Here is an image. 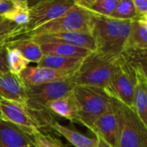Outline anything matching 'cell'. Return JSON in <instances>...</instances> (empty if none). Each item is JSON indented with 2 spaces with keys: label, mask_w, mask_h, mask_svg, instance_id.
I'll use <instances>...</instances> for the list:
<instances>
[{
  "label": "cell",
  "mask_w": 147,
  "mask_h": 147,
  "mask_svg": "<svg viewBox=\"0 0 147 147\" xmlns=\"http://www.w3.org/2000/svg\"><path fill=\"white\" fill-rule=\"evenodd\" d=\"M131 21L114 19L94 14L91 34L96 52L110 60H118L124 52L130 33Z\"/></svg>",
  "instance_id": "cell-1"
},
{
  "label": "cell",
  "mask_w": 147,
  "mask_h": 147,
  "mask_svg": "<svg viewBox=\"0 0 147 147\" xmlns=\"http://www.w3.org/2000/svg\"><path fill=\"white\" fill-rule=\"evenodd\" d=\"M75 87L76 84L71 78L37 86L26 87L27 102L25 106L34 114L42 127H50L55 119L47 109V104L51 100L72 94Z\"/></svg>",
  "instance_id": "cell-2"
},
{
  "label": "cell",
  "mask_w": 147,
  "mask_h": 147,
  "mask_svg": "<svg viewBox=\"0 0 147 147\" xmlns=\"http://www.w3.org/2000/svg\"><path fill=\"white\" fill-rule=\"evenodd\" d=\"M119 59L110 60L96 51L91 52L83 58L71 80L76 86H88L104 89L114 75Z\"/></svg>",
  "instance_id": "cell-3"
},
{
  "label": "cell",
  "mask_w": 147,
  "mask_h": 147,
  "mask_svg": "<svg viewBox=\"0 0 147 147\" xmlns=\"http://www.w3.org/2000/svg\"><path fill=\"white\" fill-rule=\"evenodd\" d=\"M72 95L77 106L79 123L90 131L95 120L112 107V98L102 88L76 86Z\"/></svg>",
  "instance_id": "cell-4"
},
{
  "label": "cell",
  "mask_w": 147,
  "mask_h": 147,
  "mask_svg": "<svg viewBox=\"0 0 147 147\" xmlns=\"http://www.w3.org/2000/svg\"><path fill=\"white\" fill-rule=\"evenodd\" d=\"M118 119L117 147H147V127L134 110L112 99Z\"/></svg>",
  "instance_id": "cell-5"
},
{
  "label": "cell",
  "mask_w": 147,
  "mask_h": 147,
  "mask_svg": "<svg viewBox=\"0 0 147 147\" xmlns=\"http://www.w3.org/2000/svg\"><path fill=\"white\" fill-rule=\"evenodd\" d=\"M94 18V13L85 8L75 5L63 16L42 25L41 27L26 34L24 36L34 37L74 31L91 34Z\"/></svg>",
  "instance_id": "cell-6"
},
{
  "label": "cell",
  "mask_w": 147,
  "mask_h": 147,
  "mask_svg": "<svg viewBox=\"0 0 147 147\" xmlns=\"http://www.w3.org/2000/svg\"><path fill=\"white\" fill-rule=\"evenodd\" d=\"M136 76L131 67L120 57L117 69L109 83L104 88L107 94L133 110V97Z\"/></svg>",
  "instance_id": "cell-7"
},
{
  "label": "cell",
  "mask_w": 147,
  "mask_h": 147,
  "mask_svg": "<svg viewBox=\"0 0 147 147\" xmlns=\"http://www.w3.org/2000/svg\"><path fill=\"white\" fill-rule=\"evenodd\" d=\"M75 5V0H39L30 6V21L25 26L24 36L63 16Z\"/></svg>",
  "instance_id": "cell-8"
},
{
  "label": "cell",
  "mask_w": 147,
  "mask_h": 147,
  "mask_svg": "<svg viewBox=\"0 0 147 147\" xmlns=\"http://www.w3.org/2000/svg\"><path fill=\"white\" fill-rule=\"evenodd\" d=\"M0 119L11 123L31 137L41 131V125L25 105L0 99Z\"/></svg>",
  "instance_id": "cell-9"
},
{
  "label": "cell",
  "mask_w": 147,
  "mask_h": 147,
  "mask_svg": "<svg viewBox=\"0 0 147 147\" xmlns=\"http://www.w3.org/2000/svg\"><path fill=\"white\" fill-rule=\"evenodd\" d=\"M74 73L57 71L44 67H27L21 74L20 78L26 87L37 86L71 78Z\"/></svg>",
  "instance_id": "cell-10"
},
{
  "label": "cell",
  "mask_w": 147,
  "mask_h": 147,
  "mask_svg": "<svg viewBox=\"0 0 147 147\" xmlns=\"http://www.w3.org/2000/svg\"><path fill=\"white\" fill-rule=\"evenodd\" d=\"M91 131L94 132L97 138L105 141L110 147H117L118 119L113 104L108 111L95 120Z\"/></svg>",
  "instance_id": "cell-11"
},
{
  "label": "cell",
  "mask_w": 147,
  "mask_h": 147,
  "mask_svg": "<svg viewBox=\"0 0 147 147\" xmlns=\"http://www.w3.org/2000/svg\"><path fill=\"white\" fill-rule=\"evenodd\" d=\"M0 99L26 104V86L19 76L11 72L0 75Z\"/></svg>",
  "instance_id": "cell-12"
},
{
  "label": "cell",
  "mask_w": 147,
  "mask_h": 147,
  "mask_svg": "<svg viewBox=\"0 0 147 147\" xmlns=\"http://www.w3.org/2000/svg\"><path fill=\"white\" fill-rule=\"evenodd\" d=\"M33 38L39 43L43 55H56L67 57L85 58L92 52L88 49L79 48L71 44L49 40L41 36H34Z\"/></svg>",
  "instance_id": "cell-13"
},
{
  "label": "cell",
  "mask_w": 147,
  "mask_h": 147,
  "mask_svg": "<svg viewBox=\"0 0 147 147\" xmlns=\"http://www.w3.org/2000/svg\"><path fill=\"white\" fill-rule=\"evenodd\" d=\"M34 147L33 138L17 125L0 119V147Z\"/></svg>",
  "instance_id": "cell-14"
},
{
  "label": "cell",
  "mask_w": 147,
  "mask_h": 147,
  "mask_svg": "<svg viewBox=\"0 0 147 147\" xmlns=\"http://www.w3.org/2000/svg\"><path fill=\"white\" fill-rule=\"evenodd\" d=\"M44 38L71 44L79 48L88 49L92 52L96 50V43L94 36L90 33L85 32H62L51 35L41 36Z\"/></svg>",
  "instance_id": "cell-15"
},
{
  "label": "cell",
  "mask_w": 147,
  "mask_h": 147,
  "mask_svg": "<svg viewBox=\"0 0 147 147\" xmlns=\"http://www.w3.org/2000/svg\"><path fill=\"white\" fill-rule=\"evenodd\" d=\"M47 109L52 115L79 123L77 106L72 94L49 101L47 104Z\"/></svg>",
  "instance_id": "cell-16"
},
{
  "label": "cell",
  "mask_w": 147,
  "mask_h": 147,
  "mask_svg": "<svg viewBox=\"0 0 147 147\" xmlns=\"http://www.w3.org/2000/svg\"><path fill=\"white\" fill-rule=\"evenodd\" d=\"M82 60L83 58L67 57L56 55H43L41 61L37 63V66L61 72L75 73L81 65Z\"/></svg>",
  "instance_id": "cell-17"
},
{
  "label": "cell",
  "mask_w": 147,
  "mask_h": 147,
  "mask_svg": "<svg viewBox=\"0 0 147 147\" xmlns=\"http://www.w3.org/2000/svg\"><path fill=\"white\" fill-rule=\"evenodd\" d=\"M133 72L136 76L133 110L147 127V80L139 73Z\"/></svg>",
  "instance_id": "cell-18"
},
{
  "label": "cell",
  "mask_w": 147,
  "mask_h": 147,
  "mask_svg": "<svg viewBox=\"0 0 147 147\" xmlns=\"http://www.w3.org/2000/svg\"><path fill=\"white\" fill-rule=\"evenodd\" d=\"M50 128L55 131L57 133L64 137L71 144L76 147H97L99 138L88 137L79 131H76L69 127L61 125L58 121L55 120Z\"/></svg>",
  "instance_id": "cell-19"
},
{
  "label": "cell",
  "mask_w": 147,
  "mask_h": 147,
  "mask_svg": "<svg viewBox=\"0 0 147 147\" xmlns=\"http://www.w3.org/2000/svg\"><path fill=\"white\" fill-rule=\"evenodd\" d=\"M6 47L13 48L21 52V54L30 62L38 63L43 56L39 43L33 38L23 36L17 38L6 43Z\"/></svg>",
  "instance_id": "cell-20"
},
{
  "label": "cell",
  "mask_w": 147,
  "mask_h": 147,
  "mask_svg": "<svg viewBox=\"0 0 147 147\" xmlns=\"http://www.w3.org/2000/svg\"><path fill=\"white\" fill-rule=\"evenodd\" d=\"M126 49H147V28L138 18L131 21L130 33L124 51Z\"/></svg>",
  "instance_id": "cell-21"
},
{
  "label": "cell",
  "mask_w": 147,
  "mask_h": 147,
  "mask_svg": "<svg viewBox=\"0 0 147 147\" xmlns=\"http://www.w3.org/2000/svg\"><path fill=\"white\" fill-rule=\"evenodd\" d=\"M121 57L132 70L139 73L147 80V49H126L122 53Z\"/></svg>",
  "instance_id": "cell-22"
},
{
  "label": "cell",
  "mask_w": 147,
  "mask_h": 147,
  "mask_svg": "<svg viewBox=\"0 0 147 147\" xmlns=\"http://www.w3.org/2000/svg\"><path fill=\"white\" fill-rule=\"evenodd\" d=\"M24 27L18 25L14 22L0 15V42L5 44L17 38L24 36Z\"/></svg>",
  "instance_id": "cell-23"
},
{
  "label": "cell",
  "mask_w": 147,
  "mask_h": 147,
  "mask_svg": "<svg viewBox=\"0 0 147 147\" xmlns=\"http://www.w3.org/2000/svg\"><path fill=\"white\" fill-rule=\"evenodd\" d=\"M30 6L26 0H14L12 9L5 17L25 29L30 21Z\"/></svg>",
  "instance_id": "cell-24"
},
{
  "label": "cell",
  "mask_w": 147,
  "mask_h": 147,
  "mask_svg": "<svg viewBox=\"0 0 147 147\" xmlns=\"http://www.w3.org/2000/svg\"><path fill=\"white\" fill-rule=\"evenodd\" d=\"M119 0H93V1L81 6L92 13L110 18L117 7Z\"/></svg>",
  "instance_id": "cell-25"
},
{
  "label": "cell",
  "mask_w": 147,
  "mask_h": 147,
  "mask_svg": "<svg viewBox=\"0 0 147 147\" xmlns=\"http://www.w3.org/2000/svg\"><path fill=\"white\" fill-rule=\"evenodd\" d=\"M7 48V63L9 71L14 75L20 76V74L28 67L30 61L16 49Z\"/></svg>",
  "instance_id": "cell-26"
},
{
  "label": "cell",
  "mask_w": 147,
  "mask_h": 147,
  "mask_svg": "<svg viewBox=\"0 0 147 147\" xmlns=\"http://www.w3.org/2000/svg\"><path fill=\"white\" fill-rule=\"evenodd\" d=\"M140 15L138 13L132 0H119L117 7L110 18L124 21L137 19Z\"/></svg>",
  "instance_id": "cell-27"
},
{
  "label": "cell",
  "mask_w": 147,
  "mask_h": 147,
  "mask_svg": "<svg viewBox=\"0 0 147 147\" xmlns=\"http://www.w3.org/2000/svg\"><path fill=\"white\" fill-rule=\"evenodd\" d=\"M34 147H65L58 139L41 131L32 136Z\"/></svg>",
  "instance_id": "cell-28"
},
{
  "label": "cell",
  "mask_w": 147,
  "mask_h": 147,
  "mask_svg": "<svg viewBox=\"0 0 147 147\" xmlns=\"http://www.w3.org/2000/svg\"><path fill=\"white\" fill-rule=\"evenodd\" d=\"M8 63H7V48L5 42H0V75L8 73Z\"/></svg>",
  "instance_id": "cell-29"
},
{
  "label": "cell",
  "mask_w": 147,
  "mask_h": 147,
  "mask_svg": "<svg viewBox=\"0 0 147 147\" xmlns=\"http://www.w3.org/2000/svg\"><path fill=\"white\" fill-rule=\"evenodd\" d=\"M132 2L140 16L147 14V0H132Z\"/></svg>",
  "instance_id": "cell-30"
},
{
  "label": "cell",
  "mask_w": 147,
  "mask_h": 147,
  "mask_svg": "<svg viewBox=\"0 0 147 147\" xmlns=\"http://www.w3.org/2000/svg\"><path fill=\"white\" fill-rule=\"evenodd\" d=\"M14 0H0V15L5 16L13 7Z\"/></svg>",
  "instance_id": "cell-31"
},
{
  "label": "cell",
  "mask_w": 147,
  "mask_h": 147,
  "mask_svg": "<svg viewBox=\"0 0 147 147\" xmlns=\"http://www.w3.org/2000/svg\"><path fill=\"white\" fill-rule=\"evenodd\" d=\"M138 20L147 28V14L145 15H142V16H139L138 18Z\"/></svg>",
  "instance_id": "cell-32"
},
{
  "label": "cell",
  "mask_w": 147,
  "mask_h": 147,
  "mask_svg": "<svg viewBox=\"0 0 147 147\" xmlns=\"http://www.w3.org/2000/svg\"><path fill=\"white\" fill-rule=\"evenodd\" d=\"M93 1V0H75V2H76V5H79V6H82L89 2Z\"/></svg>",
  "instance_id": "cell-33"
},
{
  "label": "cell",
  "mask_w": 147,
  "mask_h": 147,
  "mask_svg": "<svg viewBox=\"0 0 147 147\" xmlns=\"http://www.w3.org/2000/svg\"><path fill=\"white\" fill-rule=\"evenodd\" d=\"M97 147H110L105 141H103L102 139L99 138V143H98V146Z\"/></svg>",
  "instance_id": "cell-34"
},
{
  "label": "cell",
  "mask_w": 147,
  "mask_h": 147,
  "mask_svg": "<svg viewBox=\"0 0 147 147\" xmlns=\"http://www.w3.org/2000/svg\"><path fill=\"white\" fill-rule=\"evenodd\" d=\"M26 1L29 3V5H30V6H32L33 5H35L36 2H38L39 0H26Z\"/></svg>",
  "instance_id": "cell-35"
},
{
  "label": "cell",
  "mask_w": 147,
  "mask_h": 147,
  "mask_svg": "<svg viewBox=\"0 0 147 147\" xmlns=\"http://www.w3.org/2000/svg\"><path fill=\"white\" fill-rule=\"evenodd\" d=\"M24 147H31V146H24Z\"/></svg>",
  "instance_id": "cell-36"
}]
</instances>
